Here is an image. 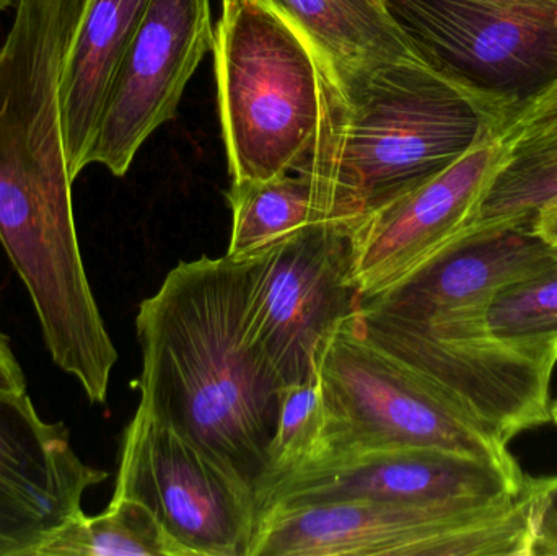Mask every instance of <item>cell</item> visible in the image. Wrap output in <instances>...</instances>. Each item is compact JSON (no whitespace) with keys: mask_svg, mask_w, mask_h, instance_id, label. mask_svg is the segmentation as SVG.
<instances>
[{"mask_svg":"<svg viewBox=\"0 0 557 556\" xmlns=\"http://www.w3.org/2000/svg\"><path fill=\"white\" fill-rule=\"evenodd\" d=\"M555 100H557V82L555 85H553L552 88H549L548 91H546L545 95H543L542 98H539V100H536L535 103H533V104L548 103V101H555ZM533 104H530V107H533Z\"/></svg>","mask_w":557,"mask_h":556,"instance_id":"cell-27","label":"cell"},{"mask_svg":"<svg viewBox=\"0 0 557 556\" xmlns=\"http://www.w3.org/2000/svg\"><path fill=\"white\" fill-rule=\"evenodd\" d=\"M227 198L234 222L225 257L234 261L250 260L301 228L336 222L311 180L301 172L264 182L232 183Z\"/></svg>","mask_w":557,"mask_h":556,"instance_id":"cell-17","label":"cell"},{"mask_svg":"<svg viewBox=\"0 0 557 556\" xmlns=\"http://www.w3.org/2000/svg\"><path fill=\"white\" fill-rule=\"evenodd\" d=\"M311 46L331 75L383 62H425L401 32L386 0H258Z\"/></svg>","mask_w":557,"mask_h":556,"instance_id":"cell-16","label":"cell"},{"mask_svg":"<svg viewBox=\"0 0 557 556\" xmlns=\"http://www.w3.org/2000/svg\"><path fill=\"white\" fill-rule=\"evenodd\" d=\"M536 485L486 508H418L347 499L274 506L248 556H530Z\"/></svg>","mask_w":557,"mask_h":556,"instance_id":"cell-4","label":"cell"},{"mask_svg":"<svg viewBox=\"0 0 557 556\" xmlns=\"http://www.w3.org/2000/svg\"><path fill=\"white\" fill-rule=\"evenodd\" d=\"M0 392H26L25 372L3 333H0Z\"/></svg>","mask_w":557,"mask_h":556,"instance_id":"cell-24","label":"cell"},{"mask_svg":"<svg viewBox=\"0 0 557 556\" xmlns=\"http://www.w3.org/2000/svg\"><path fill=\"white\" fill-rule=\"evenodd\" d=\"M350 231L310 225L242 261L248 336L284 385L305 381L331 333L360 309Z\"/></svg>","mask_w":557,"mask_h":556,"instance_id":"cell-7","label":"cell"},{"mask_svg":"<svg viewBox=\"0 0 557 556\" xmlns=\"http://www.w3.org/2000/svg\"><path fill=\"white\" fill-rule=\"evenodd\" d=\"M486 322L496 338L557 362V254L500 287L490 300Z\"/></svg>","mask_w":557,"mask_h":556,"instance_id":"cell-21","label":"cell"},{"mask_svg":"<svg viewBox=\"0 0 557 556\" xmlns=\"http://www.w3.org/2000/svg\"><path fill=\"white\" fill-rule=\"evenodd\" d=\"M136 330L137 410L257 495L284 384L248 336L244 263L182 261L140 304Z\"/></svg>","mask_w":557,"mask_h":556,"instance_id":"cell-1","label":"cell"},{"mask_svg":"<svg viewBox=\"0 0 557 556\" xmlns=\"http://www.w3.org/2000/svg\"><path fill=\"white\" fill-rule=\"evenodd\" d=\"M552 421H555V423L557 424V401L552 407Z\"/></svg>","mask_w":557,"mask_h":556,"instance_id":"cell-29","label":"cell"},{"mask_svg":"<svg viewBox=\"0 0 557 556\" xmlns=\"http://www.w3.org/2000/svg\"><path fill=\"white\" fill-rule=\"evenodd\" d=\"M359 320L373 343L504 444L552 421L553 359L491 332L412 325L360 309Z\"/></svg>","mask_w":557,"mask_h":556,"instance_id":"cell-8","label":"cell"},{"mask_svg":"<svg viewBox=\"0 0 557 556\" xmlns=\"http://www.w3.org/2000/svg\"><path fill=\"white\" fill-rule=\"evenodd\" d=\"M416 51L507 126L557 82V0H386Z\"/></svg>","mask_w":557,"mask_h":556,"instance_id":"cell-5","label":"cell"},{"mask_svg":"<svg viewBox=\"0 0 557 556\" xmlns=\"http://www.w3.org/2000/svg\"><path fill=\"white\" fill-rule=\"evenodd\" d=\"M509 157L503 133L487 131L447 169L363 215L352 231V283L360 304L395 286L460 237Z\"/></svg>","mask_w":557,"mask_h":556,"instance_id":"cell-12","label":"cell"},{"mask_svg":"<svg viewBox=\"0 0 557 556\" xmlns=\"http://www.w3.org/2000/svg\"><path fill=\"white\" fill-rule=\"evenodd\" d=\"M320 65V64H318ZM507 123L428 62H383L331 75L320 67V121L305 173L334 221L363 215L447 169Z\"/></svg>","mask_w":557,"mask_h":556,"instance_id":"cell-2","label":"cell"},{"mask_svg":"<svg viewBox=\"0 0 557 556\" xmlns=\"http://www.w3.org/2000/svg\"><path fill=\"white\" fill-rule=\"evenodd\" d=\"M149 0H87L62 65L59 101L72 182L87 169L111 85Z\"/></svg>","mask_w":557,"mask_h":556,"instance_id":"cell-15","label":"cell"},{"mask_svg":"<svg viewBox=\"0 0 557 556\" xmlns=\"http://www.w3.org/2000/svg\"><path fill=\"white\" fill-rule=\"evenodd\" d=\"M318 371L336 417L324 456L344 449L422 447L523 473L507 444L373 343L360 325L359 310L331 333Z\"/></svg>","mask_w":557,"mask_h":556,"instance_id":"cell-6","label":"cell"},{"mask_svg":"<svg viewBox=\"0 0 557 556\" xmlns=\"http://www.w3.org/2000/svg\"><path fill=\"white\" fill-rule=\"evenodd\" d=\"M507 143L557 136V100L533 104L503 131Z\"/></svg>","mask_w":557,"mask_h":556,"instance_id":"cell-22","label":"cell"},{"mask_svg":"<svg viewBox=\"0 0 557 556\" xmlns=\"http://www.w3.org/2000/svg\"><path fill=\"white\" fill-rule=\"evenodd\" d=\"M334 423L336 417L330 392L318 366L305 381L282 387L276 428L268 446L267 469L255 495V505L271 486L324 456Z\"/></svg>","mask_w":557,"mask_h":556,"instance_id":"cell-18","label":"cell"},{"mask_svg":"<svg viewBox=\"0 0 557 556\" xmlns=\"http://www.w3.org/2000/svg\"><path fill=\"white\" fill-rule=\"evenodd\" d=\"M536 485H539L540 492L545 496L546 502L557 506V477L536 480Z\"/></svg>","mask_w":557,"mask_h":556,"instance_id":"cell-26","label":"cell"},{"mask_svg":"<svg viewBox=\"0 0 557 556\" xmlns=\"http://www.w3.org/2000/svg\"><path fill=\"white\" fill-rule=\"evenodd\" d=\"M491 182L468 228L525 227L540 211L557 206V136L516 140Z\"/></svg>","mask_w":557,"mask_h":556,"instance_id":"cell-19","label":"cell"},{"mask_svg":"<svg viewBox=\"0 0 557 556\" xmlns=\"http://www.w3.org/2000/svg\"><path fill=\"white\" fill-rule=\"evenodd\" d=\"M212 49L232 183L295 172L320 121L311 46L258 0H222Z\"/></svg>","mask_w":557,"mask_h":556,"instance_id":"cell-3","label":"cell"},{"mask_svg":"<svg viewBox=\"0 0 557 556\" xmlns=\"http://www.w3.org/2000/svg\"><path fill=\"white\" fill-rule=\"evenodd\" d=\"M107 479L72 449L64 423L39 417L26 392H0V556H38L84 512V493Z\"/></svg>","mask_w":557,"mask_h":556,"instance_id":"cell-13","label":"cell"},{"mask_svg":"<svg viewBox=\"0 0 557 556\" xmlns=\"http://www.w3.org/2000/svg\"><path fill=\"white\" fill-rule=\"evenodd\" d=\"M15 2H20V0H0V10L7 9V7H10Z\"/></svg>","mask_w":557,"mask_h":556,"instance_id":"cell-28","label":"cell"},{"mask_svg":"<svg viewBox=\"0 0 557 556\" xmlns=\"http://www.w3.org/2000/svg\"><path fill=\"white\" fill-rule=\"evenodd\" d=\"M532 231L549 244L557 245V206H549L540 211L533 219Z\"/></svg>","mask_w":557,"mask_h":556,"instance_id":"cell-25","label":"cell"},{"mask_svg":"<svg viewBox=\"0 0 557 556\" xmlns=\"http://www.w3.org/2000/svg\"><path fill=\"white\" fill-rule=\"evenodd\" d=\"M536 483V480H535ZM536 515L530 556H557V506L546 502L536 485Z\"/></svg>","mask_w":557,"mask_h":556,"instance_id":"cell-23","label":"cell"},{"mask_svg":"<svg viewBox=\"0 0 557 556\" xmlns=\"http://www.w3.org/2000/svg\"><path fill=\"white\" fill-rule=\"evenodd\" d=\"M530 477L496 464L422 447L333 450L257 499V521L274 506L366 502L418 508H486L517 498Z\"/></svg>","mask_w":557,"mask_h":556,"instance_id":"cell-10","label":"cell"},{"mask_svg":"<svg viewBox=\"0 0 557 556\" xmlns=\"http://www.w3.org/2000/svg\"><path fill=\"white\" fill-rule=\"evenodd\" d=\"M214 38L211 0H149L111 85L90 165L126 175L143 144L175 116Z\"/></svg>","mask_w":557,"mask_h":556,"instance_id":"cell-11","label":"cell"},{"mask_svg":"<svg viewBox=\"0 0 557 556\" xmlns=\"http://www.w3.org/2000/svg\"><path fill=\"white\" fill-rule=\"evenodd\" d=\"M38 556H185L157 521L134 499L113 498L98 516L69 521Z\"/></svg>","mask_w":557,"mask_h":556,"instance_id":"cell-20","label":"cell"},{"mask_svg":"<svg viewBox=\"0 0 557 556\" xmlns=\"http://www.w3.org/2000/svg\"><path fill=\"white\" fill-rule=\"evenodd\" d=\"M557 245L525 227L467 228L395 286L360 310L408 323L487 310L500 287L552 260Z\"/></svg>","mask_w":557,"mask_h":556,"instance_id":"cell-14","label":"cell"},{"mask_svg":"<svg viewBox=\"0 0 557 556\" xmlns=\"http://www.w3.org/2000/svg\"><path fill=\"white\" fill-rule=\"evenodd\" d=\"M113 498L146 506L185 556H248L257 505L247 486L137 410L123 433Z\"/></svg>","mask_w":557,"mask_h":556,"instance_id":"cell-9","label":"cell"}]
</instances>
